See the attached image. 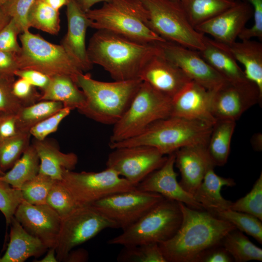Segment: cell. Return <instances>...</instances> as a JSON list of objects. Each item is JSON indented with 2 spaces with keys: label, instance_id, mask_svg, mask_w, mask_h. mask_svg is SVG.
I'll use <instances>...</instances> for the list:
<instances>
[{
  "label": "cell",
  "instance_id": "1",
  "mask_svg": "<svg viewBox=\"0 0 262 262\" xmlns=\"http://www.w3.org/2000/svg\"><path fill=\"white\" fill-rule=\"evenodd\" d=\"M179 203L180 227L171 238L159 244L166 262H198L207 250L220 244L229 232L236 229L206 210Z\"/></svg>",
  "mask_w": 262,
  "mask_h": 262
},
{
  "label": "cell",
  "instance_id": "2",
  "mask_svg": "<svg viewBox=\"0 0 262 262\" xmlns=\"http://www.w3.org/2000/svg\"><path fill=\"white\" fill-rule=\"evenodd\" d=\"M87 52L90 63L103 67L114 81L139 79L146 64L160 54L155 43H142L105 30H97Z\"/></svg>",
  "mask_w": 262,
  "mask_h": 262
},
{
  "label": "cell",
  "instance_id": "3",
  "mask_svg": "<svg viewBox=\"0 0 262 262\" xmlns=\"http://www.w3.org/2000/svg\"><path fill=\"white\" fill-rule=\"evenodd\" d=\"M142 82L140 79L102 82L81 73L76 83L83 92L85 102L78 112L98 122L114 125L129 107Z\"/></svg>",
  "mask_w": 262,
  "mask_h": 262
},
{
  "label": "cell",
  "instance_id": "4",
  "mask_svg": "<svg viewBox=\"0 0 262 262\" xmlns=\"http://www.w3.org/2000/svg\"><path fill=\"white\" fill-rule=\"evenodd\" d=\"M213 126L199 121L169 116L153 123L135 136L109 144V146L113 149L146 146L156 148L165 155H169L184 147L207 145Z\"/></svg>",
  "mask_w": 262,
  "mask_h": 262
},
{
  "label": "cell",
  "instance_id": "5",
  "mask_svg": "<svg viewBox=\"0 0 262 262\" xmlns=\"http://www.w3.org/2000/svg\"><path fill=\"white\" fill-rule=\"evenodd\" d=\"M89 27L105 30L142 43L165 41L146 24L145 10L139 0H111L85 12Z\"/></svg>",
  "mask_w": 262,
  "mask_h": 262
},
{
  "label": "cell",
  "instance_id": "6",
  "mask_svg": "<svg viewBox=\"0 0 262 262\" xmlns=\"http://www.w3.org/2000/svg\"><path fill=\"white\" fill-rule=\"evenodd\" d=\"M143 6L147 25L164 40L201 51L205 35L190 24L180 1L139 0Z\"/></svg>",
  "mask_w": 262,
  "mask_h": 262
},
{
  "label": "cell",
  "instance_id": "7",
  "mask_svg": "<svg viewBox=\"0 0 262 262\" xmlns=\"http://www.w3.org/2000/svg\"><path fill=\"white\" fill-rule=\"evenodd\" d=\"M179 202L164 198L119 235L109 240L111 245L123 246L164 242L171 238L181 224Z\"/></svg>",
  "mask_w": 262,
  "mask_h": 262
},
{
  "label": "cell",
  "instance_id": "8",
  "mask_svg": "<svg viewBox=\"0 0 262 262\" xmlns=\"http://www.w3.org/2000/svg\"><path fill=\"white\" fill-rule=\"evenodd\" d=\"M172 100L142 82L129 107L114 125L109 144L135 136L153 123L170 116Z\"/></svg>",
  "mask_w": 262,
  "mask_h": 262
},
{
  "label": "cell",
  "instance_id": "9",
  "mask_svg": "<svg viewBox=\"0 0 262 262\" xmlns=\"http://www.w3.org/2000/svg\"><path fill=\"white\" fill-rule=\"evenodd\" d=\"M21 50L17 54L19 69H33L50 77L67 76L76 82L84 73L82 67L63 46L51 43L30 31L19 35Z\"/></svg>",
  "mask_w": 262,
  "mask_h": 262
},
{
  "label": "cell",
  "instance_id": "10",
  "mask_svg": "<svg viewBox=\"0 0 262 262\" xmlns=\"http://www.w3.org/2000/svg\"><path fill=\"white\" fill-rule=\"evenodd\" d=\"M77 207L91 205L112 194L133 190L134 186L112 169L99 172L64 170L59 180Z\"/></svg>",
  "mask_w": 262,
  "mask_h": 262
},
{
  "label": "cell",
  "instance_id": "11",
  "mask_svg": "<svg viewBox=\"0 0 262 262\" xmlns=\"http://www.w3.org/2000/svg\"><path fill=\"white\" fill-rule=\"evenodd\" d=\"M118 229L93 205L76 207L62 218L55 247L58 262H64L75 247L90 240L106 229Z\"/></svg>",
  "mask_w": 262,
  "mask_h": 262
},
{
  "label": "cell",
  "instance_id": "12",
  "mask_svg": "<svg viewBox=\"0 0 262 262\" xmlns=\"http://www.w3.org/2000/svg\"><path fill=\"white\" fill-rule=\"evenodd\" d=\"M164 197L152 192L135 189L116 193L92 205L122 230L128 228Z\"/></svg>",
  "mask_w": 262,
  "mask_h": 262
},
{
  "label": "cell",
  "instance_id": "13",
  "mask_svg": "<svg viewBox=\"0 0 262 262\" xmlns=\"http://www.w3.org/2000/svg\"><path fill=\"white\" fill-rule=\"evenodd\" d=\"M113 150L108 156L106 168L113 169L134 186L161 167L167 157L156 148L146 146Z\"/></svg>",
  "mask_w": 262,
  "mask_h": 262
},
{
  "label": "cell",
  "instance_id": "14",
  "mask_svg": "<svg viewBox=\"0 0 262 262\" xmlns=\"http://www.w3.org/2000/svg\"><path fill=\"white\" fill-rule=\"evenodd\" d=\"M262 99L258 87L252 82L227 81L213 91L211 112L216 120L236 121Z\"/></svg>",
  "mask_w": 262,
  "mask_h": 262
},
{
  "label": "cell",
  "instance_id": "15",
  "mask_svg": "<svg viewBox=\"0 0 262 262\" xmlns=\"http://www.w3.org/2000/svg\"><path fill=\"white\" fill-rule=\"evenodd\" d=\"M161 54L178 66L192 81L210 91L227 82L200 55L198 51L168 42L156 43Z\"/></svg>",
  "mask_w": 262,
  "mask_h": 262
},
{
  "label": "cell",
  "instance_id": "16",
  "mask_svg": "<svg viewBox=\"0 0 262 262\" xmlns=\"http://www.w3.org/2000/svg\"><path fill=\"white\" fill-rule=\"evenodd\" d=\"M14 217L28 232L40 239L48 249L56 247L62 218L48 205H34L23 200Z\"/></svg>",
  "mask_w": 262,
  "mask_h": 262
},
{
  "label": "cell",
  "instance_id": "17",
  "mask_svg": "<svg viewBox=\"0 0 262 262\" xmlns=\"http://www.w3.org/2000/svg\"><path fill=\"white\" fill-rule=\"evenodd\" d=\"M253 16L251 6L244 1L235 4L195 29L203 34L212 36L215 41L226 45L235 42Z\"/></svg>",
  "mask_w": 262,
  "mask_h": 262
},
{
  "label": "cell",
  "instance_id": "18",
  "mask_svg": "<svg viewBox=\"0 0 262 262\" xmlns=\"http://www.w3.org/2000/svg\"><path fill=\"white\" fill-rule=\"evenodd\" d=\"M175 154L171 153L159 168L154 170L136 186L139 190L158 194L164 197L181 202L196 210H205L194 197L185 191L177 180L174 170Z\"/></svg>",
  "mask_w": 262,
  "mask_h": 262
},
{
  "label": "cell",
  "instance_id": "19",
  "mask_svg": "<svg viewBox=\"0 0 262 262\" xmlns=\"http://www.w3.org/2000/svg\"><path fill=\"white\" fill-rule=\"evenodd\" d=\"M139 78L172 99L192 80L161 53L153 57L141 70Z\"/></svg>",
  "mask_w": 262,
  "mask_h": 262
},
{
  "label": "cell",
  "instance_id": "20",
  "mask_svg": "<svg viewBox=\"0 0 262 262\" xmlns=\"http://www.w3.org/2000/svg\"><path fill=\"white\" fill-rule=\"evenodd\" d=\"M213 91L192 81L172 100L170 116H177L213 125L216 119L211 112Z\"/></svg>",
  "mask_w": 262,
  "mask_h": 262
},
{
  "label": "cell",
  "instance_id": "21",
  "mask_svg": "<svg viewBox=\"0 0 262 262\" xmlns=\"http://www.w3.org/2000/svg\"><path fill=\"white\" fill-rule=\"evenodd\" d=\"M206 146L201 144L190 145L174 152L175 165L181 176L179 183L193 196L208 169L215 167L209 156Z\"/></svg>",
  "mask_w": 262,
  "mask_h": 262
},
{
  "label": "cell",
  "instance_id": "22",
  "mask_svg": "<svg viewBox=\"0 0 262 262\" xmlns=\"http://www.w3.org/2000/svg\"><path fill=\"white\" fill-rule=\"evenodd\" d=\"M66 6L67 31L61 45L84 72L87 71L93 67L87 56L85 40L89 19L76 0H70Z\"/></svg>",
  "mask_w": 262,
  "mask_h": 262
},
{
  "label": "cell",
  "instance_id": "23",
  "mask_svg": "<svg viewBox=\"0 0 262 262\" xmlns=\"http://www.w3.org/2000/svg\"><path fill=\"white\" fill-rule=\"evenodd\" d=\"M31 144L40 161L38 173L61 180L64 170H73L75 168L78 161L77 155L73 152H62L53 140L47 138L42 140L34 139Z\"/></svg>",
  "mask_w": 262,
  "mask_h": 262
},
{
  "label": "cell",
  "instance_id": "24",
  "mask_svg": "<svg viewBox=\"0 0 262 262\" xmlns=\"http://www.w3.org/2000/svg\"><path fill=\"white\" fill-rule=\"evenodd\" d=\"M9 242L0 262H23L38 257L48 249L38 238L28 232L14 217L11 221Z\"/></svg>",
  "mask_w": 262,
  "mask_h": 262
},
{
  "label": "cell",
  "instance_id": "25",
  "mask_svg": "<svg viewBox=\"0 0 262 262\" xmlns=\"http://www.w3.org/2000/svg\"><path fill=\"white\" fill-rule=\"evenodd\" d=\"M198 52L203 58L227 81L241 82L247 80L228 45L205 35L204 47Z\"/></svg>",
  "mask_w": 262,
  "mask_h": 262
},
{
  "label": "cell",
  "instance_id": "26",
  "mask_svg": "<svg viewBox=\"0 0 262 262\" xmlns=\"http://www.w3.org/2000/svg\"><path fill=\"white\" fill-rule=\"evenodd\" d=\"M214 167L212 166L208 169L194 196L203 209L211 213L230 208L232 202L224 198L221 191L223 186L233 187L236 185L233 179L217 175Z\"/></svg>",
  "mask_w": 262,
  "mask_h": 262
},
{
  "label": "cell",
  "instance_id": "27",
  "mask_svg": "<svg viewBox=\"0 0 262 262\" xmlns=\"http://www.w3.org/2000/svg\"><path fill=\"white\" fill-rule=\"evenodd\" d=\"M40 100L60 102L65 108L79 111L85 104V97L72 78L57 75L50 77L48 85L41 90Z\"/></svg>",
  "mask_w": 262,
  "mask_h": 262
},
{
  "label": "cell",
  "instance_id": "28",
  "mask_svg": "<svg viewBox=\"0 0 262 262\" xmlns=\"http://www.w3.org/2000/svg\"><path fill=\"white\" fill-rule=\"evenodd\" d=\"M228 46L236 60L244 66L246 79L256 85L262 96V44L249 39Z\"/></svg>",
  "mask_w": 262,
  "mask_h": 262
},
{
  "label": "cell",
  "instance_id": "29",
  "mask_svg": "<svg viewBox=\"0 0 262 262\" xmlns=\"http://www.w3.org/2000/svg\"><path fill=\"white\" fill-rule=\"evenodd\" d=\"M236 121L217 119L213 125L207 150L213 165L221 166L227 162Z\"/></svg>",
  "mask_w": 262,
  "mask_h": 262
},
{
  "label": "cell",
  "instance_id": "30",
  "mask_svg": "<svg viewBox=\"0 0 262 262\" xmlns=\"http://www.w3.org/2000/svg\"><path fill=\"white\" fill-rule=\"evenodd\" d=\"M39 165L37 153L31 144L9 171L0 175V180L20 189L24 183L38 174Z\"/></svg>",
  "mask_w": 262,
  "mask_h": 262
},
{
  "label": "cell",
  "instance_id": "31",
  "mask_svg": "<svg viewBox=\"0 0 262 262\" xmlns=\"http://www.w3.org/2000/svg\"><path fill=\"white\" fill-rule=\"evenodd\" d=\"M190 24L195 28L234 5L232 0H180Z\"/></svg>",
  "mask_w": 262,
  "mask_h": 262
},
{
  "label": "cell",
  "instance_id": "32",
  "mask_svg": "<svg viewBox=\"0 0 262 262\" xmlns=\"http://www.w3.org/2000/svg\"><path fill=\"white\" fill-rule=\"evenodd\" d=\"M221 245L236 262L262 261V249L253 244L244 233L235 229L223 238Z\"/></svg>",
  "mask_w": 262,
  "mask_h": 262
},
{
  "label": "cell",
  "instance_id": "33",
  "mask_svg": "<svg viewBox=\"0 0 262 262\" xmlns=\"http://www.w3.org/2000/svg\"><path fill=\"white\" fill-rule=\"evenodd\" d=\"M63 108L61 102L50 100H40L23 107L16 114L17 132H29L34 125Z\"/></svg>",
  "mask_w": 262,
  "mask_h": 262
},
{
  "label": "cell",
  "instance_id": "34",
  "mask_svg": "<svg viewBox=\"0 0 262 262\" xmlns=\"http://www.w3.org/2000/svg\"><path fill=\"white\" fill-rule=\"evenodd\" d=\"M29 28L33 27L51 34H57L60 30L59 11L43 0H35L28 15Z\"/></svg>",
  "mask_w": 262,
  "mask_h": 262
},
{
  "label": "cell",
  "instance_id": "35",
  "mask_svg": "<svg viewBox=\"0 0 262 262\" xmlns=\"http://www.w3.org/2000/svg\"><path fill=\"white\" fill-rule=\"evenodd\" d=\"M211 213L230 223L237 229L251 236L259 243L262 244V223L256 217L230 209Z\"/></svg>",
  "mask_w": 262,
  "mask_h": 262
},
{
  "label": "cell",
  "instance_id": "36",
  "mask_svg": "<svg viewBox=\"0 0 262 262\" xmlns=\"http://www.w3.org/2000/svg\"><path fill=\"white\" fill-rule=\"evenodd\" d=\"M30 132H18L0 142V169L5 173L20 158L31 144Z\"/></svg>",
  "mask_w": 262,
  "mask_h": 262
},
{
  "label": "cell",
  "instance_id": "37",
  "mask_svg": "<svg viewBox=\"0 0 262 262\" xmlns=\"http://www.w3.org/2000/svg\"><path fill=\"white\" fill-rule=\"evenodd\" d=\"M118 262H166L157 243L123 246L117 257Z\"/></svg>",
  "mask_w": 262,
  "mask_h": 262
},
{
  "label": "cell",
  "instance_id": "38",
  "mask_svg": "<svg viewBox=\"0 0 262 262\" xmlns=\"http://www.w3.org/2000/svg\"><path fill=\"white\" fill-rule=\"evenodd\" d=\"M55 181L47 175L38 173L20 189L24 200L34 205L46 204L49 192Z\"/></svg>",
  "mask_w": 262,
  "mask_h": 262
},
{
  "label": "cell",
  "instance_id": "39",
  "mask_svg": "<svg viewBox=\"0 0 262 262\" xmlns=\"http://www.w3.org/2000/svg\"><path fill=\"white\" fill-rule=\"evenodd\" d=\"M230 209L252 215L262 221V173L255 182L250 192L232 202Z\"/></svg>",
  "mask_w": 262,
  "mask_h": 262
},
{
  "label": "cell",
  "instance_id": "40",
  "mask_svg": "<svg viewBox=\"0 0 262 262\" xmlns=\"http://www.w3.org/2000/svg\"><path fill=\"white\" fill-rule=\"evenodd\" d=\"M46 204L61 218L77 207L68 192L59 180H56L51 186L46 199Z\"/></svg>",
  "mask_w": 262,
  "mask_h": 262
},
{
  "label": "cell",
  "instance_id": "41",
  "mask_svg": "<svg viewBox=\"0 0 262 262\" xmlns=\"http://www.w3.org/2000/svg\"><path fill=\"white\" fill-rule=\"evenodd\" d=\"M23 200L20 189L0 180V211L4 215L7 226L10 225L17 208Z\"/></svg>",
  "mask_w": 262,
  "mask_h": 262
},
{
  "label": "cell",
  "instance_id": "42",
  "mask_svg": "<svg viewBox=\"0 0 262 262\" xmlns=\"http://www.w3.org/2000/svg\"><path fill=\"white\" fill-rule=\"evenodd\" d=\"M71 111L69 108H63L34 125L30 130V133L35 139H45L49 135L57 131L61 122L69 115Z\"/></svg>",
  "mask_w": 262,
  "mask_h": 262
},
{
  "label": "cell",
  "instance_id": "43",
  "mask_svg": "<svg viewBox=\"0 0 262 262\" xmlns=\"http://www.w3.org/2000/svg\"><path fill=\"white\" fill-rule=\"evenodd\" d=\"M35 0H9L1 6L5 12L14 19L22 33L29 31L28 15Z\"/></svg>",
  "mask_w": 262,
  "mask_h": 262
},
{
  "label": "cell",
  "instance_id": "44",
  "mask_svg": "<svg viewBox=\"0 0 262 262\" xmlns=\"http://www.w3.org/2000/svg\"><path fill=\"white\" fill-rule=\"evenodd\" d=\"M15 78L0 77V112L4 114H16L23 107L12 92Z\"/></svg>",
  "mask_w": 262,
  "mask_h": 262
},
{
  "label": "cell",
  "instance_id": "45",
  "mask_svg": "<svg viewBox=\"0 0 262 262\" xmlns=\"http://www.w3.org/2000/svg\"><path fill=\"white\" fill-rule=\"evenodd\" d=\"M22 33L16 21H10L0 31V50L18 54L21 46L17 41V36Z\"/></svg>",
  "mask_w": 262,
  "mask_h": 262
},
{
  "label": "cell",
  "instance_id": "46",
  "mask_svg": "<svg viewBox=\"0 0 262 262\" xmlns=\"http://www.w3.org/2000/svg\"><path fill=\"white\" fill-rule=\"evenodd\" d=\"M248 4L253 10V24L249 28H245L239 34L241 40L253 38L262 39V0H243Z\"/></svg>",
  "mask_w": 262,
  "mask_h": 262
},
{
  "label": "cell",
  "instance_id": "47",
  "mask_svg": "<svg viewBox=\"0 0 262 262\" xmlns=\"http://www.w3.org/2000/svg\"><path fill=\"white\" fill-rule=\"evenodd\" d=\"M12 92L23 107L40 101L41 93L25 80L19 78L12 85Z\"/></svg>",
  "mask_w": 262,
  "mask_h": 262
},
{
  "label": "cell",
  "instance_id": "48",
  "mask_svg": "<svg viewBox=\"0 0 262 262\" xmlns=\"http://www.w3.org/2000/svg\"><path fill=\"white\" fill-rule=\"evenodd\" d=\"M18 69L17 54L0 50V77L15 78V73Z\"/></svg>",
  "mask_w": 262,
  "mask_h": 262
},
{
  "label": "cell",
  "instance_id": "49",
  "mask_svg": "<svg viewBox=\"0 0 262 262\" xmlns=\"http://www.w3.org/2000/svg\"><path fill=\"white\" fill-rule=\"evenodd\" d=\"M15 76L25 80L41 90L48 85L50 80V77L49 76L33 69H18L15 73Z\"/></svg>",
  "mask_w": 262,
  "mask_h": 262
},
{
  "label": "cell",
  "instance_id": "50",
  "mask_svg": "<svg viewBox=\"0 0 262 262\" xmlns=\"http://www.w3.org/2000/svg\"><path fill=\"white\" fill-rule=\"evenodd\" d=\"M232 257L220 244L207 250L200 258L198 262H231Z\"/></svg>",
  "mask_w": 262,
  "mask_h": 262
},
{
  "label": "cell",
  "instance_id": "51",
  "mask_svg": "<svg viewBox=\"0 0 262 262\" xmlns=\"http://www.w3.org/2000/svg\"><path fill=\"white\" fill-rule=\"evenodd\" d=\"M16 114H3L0 117V142L16 135Z\"/></svg>",
  "mask_w": 262,
  "mask_h": 262
},
{
  "label": "cell",
  "instance_id": "52",
  "mask_svg": "<svg viewBox=\"0 0 262 262\" xmlns=\"http://www.w3.org/2000/svg\"><path fill=\"white\" fill-rule=\"evenodd\" d=\"M88 259V252L85 249L80 248L74 251L71 250L64 262H83L87 261Z\"/></svg>",
  "mask_w": 262,
  "mask_h": 262
},
{
  "label": "cell",
  "instance_id": "53",
  "mask_svg": "<svg viewBox=\"0 0 262 262\" xmlns=\"http://www.w3.org/2000/svg\"><path fill=\"white\" fill-rule=\"evenodd\" d=\"M80 8L85 12L90 10L95 4L99 2H106L111 0H76Z\"/></svg>",
  "mask_w": 262,
  "mask_h": 262
},
{
  "label": "cell",
  "instance_id": "54",
  "mask_svg": "<svg viewBox=\"0 0 262 262\" xmlns=\"http://www.w3.org/2000/svg\"><path fill=\"white\" fill-rule=\"evenodd\" d=\"M48 5L59 11L64 6H66L70 0H43Z\"/></svg>",
  "mask_w": 262,
  "mask_h": 262
},
{
  "label": "cell",
  "instance_id": "55",
  "mask_svg": "<svg viewBox=\"0 0 262 262\" xmlns=\"http://www.w3.org/2000/svg\"><path fill=\"white\" fill-rule=\"evenodd\" d=\"M37 262H57L56 256L55 247L49 248V251L42 259Z\"/></svg>",
  "mask_w": 262,
  "mask_h": 262
},
{
  "label": "cell",
  "instance_id": "56",
  "mask_svg": "<svg viewBox=\"0 0 262 262\" xmlns=\"http://www.w3.org/2000/svg\"><path fill=\"white\" fill-rule=\"evenodd\" d=\"M11 17L0 7V31L10 21Z\"/></svg>",
  "mask_w": 262,
  "mask_h": 262
},
{
  "label": "cell",
  "instance_id": "57",
  "mask_svg": "<svg viewBox=\"0 0 262 262\" xmlns=\"http://www.w3.org/2000/svg\"><path fill=\"white\" fill-rule=\"evenodd\" d=\"M253 140L252 145L254 148L257 151H261L262 150V135L257 134Z\"/></svg>",
  "mask_w": 262,
  "mask_h": 262
},
{
  "label": "cell",
  "instance_id": "58",
  "mask_svg": "<svg viewBox=\"0 0 262 262\" xmlns=\"http://www.w3.org/2000/svg\"><path fill=\"white\" fill-rule=\"evenodd\" d=\"M9 0H0V7L3 6Z\"/></svg>",
  "mask_w": 262,
  "mask_h": 262
},
{
  "label": "cell",
  "instance_id": "59",
  "mask_svg": "<svg viewBox=\"0 0 262 262\" xmlns=\"http://www.w3.org/2000/svg\"><path fill=\"white\" fill-rule=\"evenodd\" d=\"M4 113L1 112H0V117ZM3 174H4V173L3 172H2L0 169V175H3Z\"/></svg>",
  "mask_w": 262,
  "mask_h": 262
},
{
  "label": "cell",
  "instance_id": "60",
  "mask_svg": "<svg viewBox=\"0 0 262 262\" xmlns=\"http://www.w3.org/2000/svg\"><path fill=\"white\" fill-rule=\"evenodd\" d=\"M178 0V1H180V0Z\"/></svg>",
  "mask_w": 262,
  "mask_h": 262
},
{
  "label": "cell",
  "instance_id": "61",
  "mask_svg": "<svg viewBox=\"0 0 262 262\" xmlns=\"http://www.w3.org/2000/svg\"></svg>",
  "mask_w": 262,
  "mask_h": 262
}]
</instances>
